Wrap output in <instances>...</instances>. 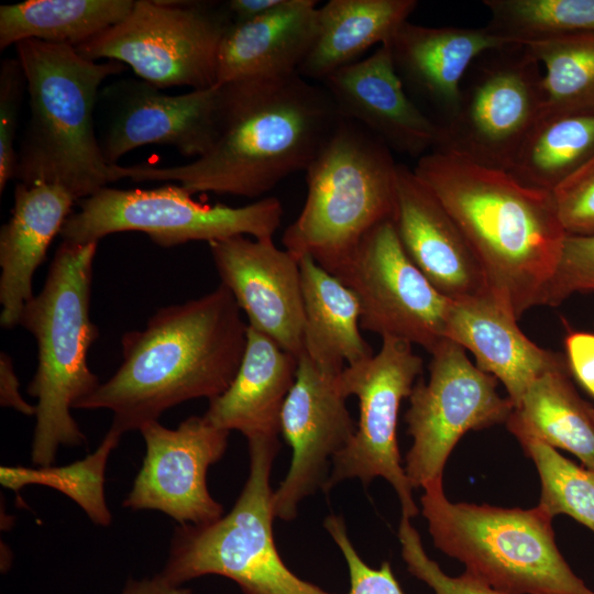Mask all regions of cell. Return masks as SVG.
<instances>
[{
	"label": "cell",
	"mask_w": 594,
	"mask_h": 594,
	"mask_svg": "<svg viewBox=\"0 0 594 594\" xmlns=\"http://www.w3.org/2000/svg\"><path fill=\"white\" fill-rule=\"evenodd\" d=\"M422 367L413 344L385 337L377 353L343 369L340 387L346 397L358 398L360 417L352 439L332 459L322 492L329 493L348 479L369 485L373 479L383 477L398 495L402 516L411 519L418 514L413 486L400 462L397 421L400 404L409 397Z\"/></svg>",
	"instance_id": "cell-13"
},
{
	"label": "cell",
	"mask_w": 594,
	"mask_h": 594,
	"mask_svg": "<svg viewBox=\"0 0 594 594\" xmlns=\"http://www.w3.org/2000/svg\"><path fill=\"white\" fill-rule=\"evenodd\" d=\"M564 349L571 375L594 398V333L570 330Z\"/></svg>",
	"instance_id": "cell-40"
},
{
	"label": "cell",
	"mask_w": 594,
	"mask_h": 594,
	"mask_svg": "<svg viewBox=\"0 0 594 594\" xmlns=\"http://www.w3.org/2000/svg\"><path fill=\"white\" fill-rule=\"evenodd\" d=\"M248 443L250 472L235 504L210 524L177 527L162 575L176 585L221 575L244 594H331L293 573L276 549L270 479L278 438Z\"/></svg>",
	"instance_id": "cell-8"
},
{
	"label": "cell",
	"mask_w": 594,
	"mask_h": 594,
	"mask_svg": "<svg viewBox=\"0 0 594 594\" xmlns=\"http://www.w3.org/2000/svg\"><path fill=\"white\" fill-rule=\"evenodd\" d=\"M26 88L25 77L19 59L3 58L0 66V193L16 175L18 151L14 139L18 116Z\"/></svg>",
	"instance_id": "cell-36"
},
{
	"label": "cell",
	"mask_w": 594,
	"mask_h": 594,
	"mask_svg": "<svg viewBox=\"0 0 594 594\" xmlns=\"http://www.w3.org/2000/svg\"><path fill=\"white\" fill-rule=\"evenodd\" d=\"M421 513L436 548L502 594H594L557 547L552 518L538 506L451 503L442 481L424 487Z\"/></svg>",
	"instance_id": "cell-7"
},
{
	"label": "cell",
	"mask_w": 594,
	"mask_h": 594,
	"mask_svg": "<svg viewBox=\"0 0 594 594\" xmlns=\"http://www.w3.org/2000/svg\"><path fill=\"white\" fill-rule=\"evenodd\" d=\"M340 373L319 366L305 353L298 358L295 382L280 414V433L292 447L293 458L273 493L275 518L293 520L300 502L324 487L330 460L356 430L340 387Z\"/></svg>",
	"instance_id": "cell-16"
},
{
	"label": "cell",
	"mask_w": 594,
	"mask_h": 594,
	"mask_svg": "<svg viewBox=\"0 0 594 594\" xmlns=\"http://www.w3.org/2000/svg\"><path fill=\"white\" fill-rule=\"evenodd\" d=\"M540 476L538 507L551 518L565 514L594 531V470L578 465L557 449L534 439L518 440Z\"/></svg>",
	"instance_id": "cell-34"
},
{
	"label": "cell",
	"mask_w": 594,
	"mask_h": 594,
	"mask_svg": "<svg viewBox=\"0 0 594 594\" xmlns=\"http://www.w3.org/2000/svg\"><path fill=\"white\" fill-rule=\"evenodd\" d=\"M429 378H418L405 414L413 444L405 472L413 488L442 481L446 462L463 435L507 421L514 406L497 392V378L465 350L443 339L430 353Z\"/></svg>",
	"instance_id": "cell-12"
},
{
	"label": "cell",
	"mask_w": 594,
	"mask_h": 594,
	"mask_svg": "<svg viewBox=\"0 0 594 594\" xmlns=\"http://www.w3.org/2000/svg\"><path fill=\"white\" fill-rule=\"evenodd\" d=\"M97 245L63 241L42 290L20 317L19 324L37 344V367L28 386L37 399L31 446V460L37 466L52 465L59 447L86 442L70 409L100 385L87 362L99 336L89 314Z\"/></svg>",
	"instance_id": "cell-5"
},
{
	"label": "cell",
	"mask_w": 594,
	"mask_h": 594,
	"mask_svg": "<svg viewBox=\"0 0 594 594\" xmlns=\"http://www.w3.org/2000/svg\"><path fill=\"white\" fill-rule=\"evenodd\" d=\"M121 594H193V591L173 584L160 572L151 578L129 580Z\"/></svg>",
	"instance_id": "cell-42"
},
{
	"label": "cell",
	"mask_w": 594,
	"mask_h": 594,
	"mask_svg": "<svg viewBox=\"0 0 594 594\" xmlns=\"http://www.w3.org/2000/svg\"><path fill=\"white\" fill-rule=\"evenodd\" d=\"M76 198L47 183H18L10 219L0 230V323L19 324L25 305L34 297L33 276L48 246L72 215Z\"/></svg>",
	"instance_id": "cell-23"
},
{
	"label": "cell",
	"mask_w": 594,
	"mask_h": 594,
	"mask_svg": "<svg viewBox=\"0 0 594 594\" xmlns=\"http://www.w3.org/2000/svg\"><path fill=\"white\" fill-rule=\"evenodd\" d=\"M323 526L345 559L350 575L349 594H405L394 576L389 562L384 561L380 569H373L361 559L341 517L328 516Z\"/></svg>",
	"instance_id": "cell-39"
},
{
	"label": "cell",
	"mask_w": 594,
	"mask_h": 594,
	"mask_svg": "<svg viewBox=\"0 0 594 594\" xmlns=\"http://www.w3.org/2000/svg\"><path fill=\"white\" fill-rule=\"evenodd\" d=\"M231 23L226 2L138 0L122 21L75 50L127 65L160 89H207L217 86L218 50Z\"/></svg>",
	"instance_id": "cell-10"
},
{
	"label": "cell",
	"mask_w": 594,
	"mask_h": 594,
	"mask_svg": "<svg viewBox=\"0 0 594 594\" xmlns=\"http://www.w3.org/2000/svg\"><path fill=\"white\" fill-rule=\"evenodd\" d=\"M394 67L411 100L443 128L459 105L474 61L508 43L484 28L425 26L404 22L388 42Z\"/></svg>",
	"instance_id": "cell-21"
},
{
	"label": "cell",
	"mask_w": 594,
	"mask_h": 594,
	"mask_svg": "<svg viewBox=\"0 0 594 594\" xmlns=\"http://www.w3.org/2000/svg\"><path fill=\"white\" fill-rule=\"evenodd\" d=\"M29 94L30 118L20 147L15 177L47 183L76 200L107 187L110 165L94 123L99 88L124 65L82 57L75 47L26 40L15 45Z\"/></svg>",
	"instance_id": "cell-4"
},
{
	"label": "cell",
	"mask_w": 594,
	"mask_h": 594,
	"mask_svg": "<svg viewBox=\"0 0 594 594\" xmlns=\"http://www.w3.org/2000/svg\"><path fill=\"white\" fill-rule=\"evenodd\" d=\"M334 276L358 297L361 329L429 353L446 339L452 300L406 254L392 219L374 227Z\"/></svg>",
	"instance_id": "cell-14"
},
{
	"label": "cell",
	"mask_w": 594,
	"mask_h": 594,
	"mask_svg": "<svg viewBox=\"0 0 594 594\" xmlns=\"http://www.w3.org/2000/svg\"><path fill=\"white\" fill-rule=\"evenodd\" d=\"M320 84L341 118L361 125L392 152L420 158L439 147L442 128L406 92L388 42L370 56L337 69Z\"/></svg>",
	"instance_id": "cell-19"
},
{
	"label": "cell",
	"mask_w": 594,
	"mask_h": 594,
	"mask_svg": "<svg viewBox=\"0 0 594 594\" xmlns=\"http://www.w3.org/2000/svg\"><path fill=\"white\" fill-rule=\"evenodd\" d=\"M392 220L406 254L440 294L451 300L490 294L459 226L414 170L399 163Z\"/></svg>",
	"instance_id": "cell-20"
},
{
	"label": "cell",
	"mask_w": 594,
	"mask_h": 594,
	"mask_svg": "<svg viewBox=\"0 0 594 594\" xmlns=\"http://www.w3.org/2000/svg\"><path fill=\"white\" fill-rule=\"evenodd\" d=\"M570 375L566 364L538 377L514 406L506 426L517 440H540L594 470V407L580 396Z\"/></svg>",
	"instance_id": "cell-28"
},
{
	"label": "cell",
	"mask_w": 594,
	"mask_h": 594,
	"mask_svg": "<svg viewBox=\"0 0 594 594\" xmlns=\"http://www.w3.org/2000/svg\"><path fill=\"white\" fill-rule=\"evenodd\" d=\"M576 293H594V237L566 235L546 306Z\"/></svg>",
	"instance_id": "cell-38"
},
{
	"label": "cell",
	"mask_w": 594,
	"mask_h": 594,
	"mask_svg": "<svg viewBox=\"0 0 594 594\" xmlns=\"http://www.w3.org/2000/svg\"><path fill=\"white\" fill-rule=\"evenodd\" d=\"M551 193L566 235L594 237V157Z\"/></svg>",
	"instance_id": "cell-37"
},
{
	"label": "cell",
	"mask_w": 594,
	"mask_h": 594,
	"mask_svg": "<svg viewBox=\"0 0 594 594\" xmlns=\"http://www.w3.org/2000/svg\"><path fill=\"white\" fill-rule=\"evenodd\" d=\"M392 153L341 118L305 170L306 200L284 231V249L298 260L310 256L334 275L374 227L393 218L398 163Z\"/></svg>",
	"instance_id": "cell-6"
},
{
	"label": "cell",
	"mask_w": 594,
	"mask_h": 594,
	"mask_svg": "<svg viewBox=\"0 0 594 594\" xmlns=\"http://www.w3.org/2000/svg\"><path fill=\"white\" fill-rule=\"evenodd\" d=\"M216 133L209 150L172 167L110 165V180L176 182L190 195L262 197L306 170L341 117L321 84L298 73L220 85Z\"/></svg>",
	"instance_id": "cell-1"
},
{
	"label": "cell",
	"mask_w": 594,
	"mask_h": 594,
	"mask_svg": "<svg viewBox=\"0 0 594 594\" xmlns=\"http://www.w3.org/2000/svg\"><path fill=\"white\" fill-rule=\"evenodd\" d=\"M317 3L284 0L263 16L232 22L218 50L217 85L298 73L316 34Z\"/></svg>",
	"instance_id": "cell-24"
},
{
	"label": "cell",
	"mask_w": 594,
	"mask_h": 594,
	"mask_svg": "<svg viewBox=\"0 0 594 594\" xmlns=\"http://www.w3.org/2000/svg\"><path fill=\"white\" fill-rule=\"evenodd\" d=\"M413 170L461 229L497 304L517 320L546 306L566 238L552 193L439 150Z\"/></svg>",
	"instance_id": "cell-3"
},
{
	"label": "cell",
	"mask_w": 594,
	"mask_h": 594,
	"mask_svg": "<svg viewBox=\"0 0 594 594\" xmlns=\"http://www.w3.org/2000/svg\"><path fill=\"white\" fill-rule=\"evenodd\" d=\"M248 327L221 283L199 298L162 307L144 329L123 334L121 365L74 409H109L111 427L124 433L187 400H211L239 371Z\"/></svg>",
	"instance_id": "cell-2"
},
{
	"label": "cell",
	"mask_w": 594,
	"mask_h": 594,
	"mask_svg": "<svg viewBox=\"0 0 594 594\" xmlns=\"http://www.w3.org/2000/svg\"><path fill=\"white\" fill-rule=\"evenodd\" d=\"M179 185L152 189L105 187L79 200L61 232L63 241L99 242L124 231H139L157 245L172 248L191 241L208 243L235 235L273 239L283 206L276 197L231 207L200 204Z\"/></svg>",
	"instance_id": "cell-9"
},
{
	"label": "cell",
	"mask_w": 594,
	"mask_h": 594,
	"mask_svg": "<svg viewBox=\"0 0 594 594\" xmlns=\"http://www.w3.org/2000/svg\"><path fill=\"white\" fill-rule=\"evenodd\" d=\"M541 65L528 46L487 51L469 68L436 150L509 172L543 106Z\"/></svg>",
	"instance_id": "cell-11"
},
{
	"label": "cell",
	"mask_w": 594,
	"mask_h": 594,
	"mask_svg": "<svg viewBox=\"0 0 594 594\" xmlns=\"http://www.w3.org/2000/svg\"><path fill=\"white\" fill-rule=\"evenodd\" d=\"M283 2L284 0H230L226 3L232 22H245L274 11Z\"/></svg>",
	"instance_id": "cell-43"
},
{
	"label": "cell",
	"mask_w": 594,
	"mask_h": 594,
	"mask_svg": "<svg viewBox=\"0 0 594 594\" xmlns=\"http://www.w3.org/2000/svg\"><path fill=\"white\" fill-rule=\"evenodd\" d=\"M525 45L543 67L540 116L594 112V32Z\"/></svg>",
	"instance_id": "cell-31"
},
{
	"label": "cell",
	"mask_w": 594,
	"mask_h": 594,
	"mask_svg": "<svg viewBox=\"0 0 594 594\" xmlns=\"http://www.w3.org/2000/svg\"><path fill=\"white\" fill-rule=\"evenodd\" d=\"M297 365L298 358L249 326L239 371L227 391L209 400L205 418L221 429L240 431L248 441L278 438Z\"/></svg>",
	"instance_id": "cell-25"
},
{
	"label": "cell",
	"mask_w": 594,
	"mask_h": 594,
	"mask_svg": "<svg viewBox=\"0 0 594 594\" xmlns=\"http://www.w3.org/2000/svg\"><path fill=\"white\" fill-rule=\"evenodd\" d=\"M133 0H29L0 7V50L26 40L77 47L122 21Z\"/></svg>",
	"instance_id": "cell-29"
},
{
	"label": "cell",
	"mask_w": 594,
	"mask_h": 594,
	"mask_svg": "<svg viewBox=\"0 0 594 594\" xmlns=\"http://www.w3.org/2000/svg\"><path fill=\"white\" fill-rule=\"evenodd\" d=\"M220 85L183 95H167L144 80L124 79L102 91L111 101L102 142L108 165L144 145L174 146L200 157L211 146L221 98Z\"/></svg>",
	"instance_id": "cell-17"
},
{
	"label": "cell",
	"mask_w": 594,
	"mask_h": 594,
	"mask_svg": "<svg viewBox=\"0 0 594 594\" xmlns=\"http://www.w3.org/2000/svg\"><path fill=\"white\" fill-rule=\"evenodd\" d=\"M517 321L486 294L452 300L446 327L447 339L471 352L479 369L502 382L513 406L538 377L568 364L564 355L532 342Z\"/></svg>",
	"instance_id": "cell-22"
},
{
	"label": "cell",
	"mask_w": 594,
	"mask_h": 594,
	"mask_svg": "<svg viewBox=\"0 0 594 594\" xmlns=\"http://www.w3.org/2000/svg\"><path fill=\"white\" fill-rule=\"evenodd\" d=\"M304 352L319 366L342 372L374 352L361 333V306L339 278L306 255L299 258Z\"/></svg>",
	"instance_id": "cell-27"
},
{
	"label": "cell",
	"mask_w": 594,
	"mask_h": 594,
	"mask_svg": "<svg viewBox=\"0 0 594 594\" xmlns=\"http://www.w3.org/2000/svg\"><path fill=\"white\" fill-rule=\"evenodd\" d=\"M20 383L15 373L12 358L0 353V404L25 415L36 414V406L29 404L20 394Z\"/></svg>",
	"instance_id": "cell-41"
},
{
	"label": "cell",
	"mask_w": 594,
	"mask_h": 594,
	"mask_svg": "<svg viewBox=\"0 0 594 594\" xmlns=\"http://www.w3.org/2000/svg\"><path fill=\"white\" fill-rule=\"evenodd\" d=\"M417 6L416 0H329L318 8L316 34L298 74L322 82L372 46L389 42Z\"/></svg>",
	"instance_id": "cell-26"
},
{
	"label": "cell",
	"mask_w": 594,
	"mask_h": 594,
	"mask_svg": "<svg viewBox=\"0 0 594 594\" xmlns=\"http://www.w3.org/2000/svg\"><path fill=\"white\" fill-rule=\"evenodd\" d=\"M123 433L110 427L98 448L85 459L63 466H1V485L18 492L29 484L53 487L77 503L91 521L107 527L112 515L105 497V471Z\"/></svg>",
	"instance_id": "cell-32"
},
{
	"label": "cell",
	"mask_w": 594,
	"mask_h": 594,
	"mask_svg": "<svg viewBox=\"0 0 594 594\" xmlns=\"http://www.w3.org/2000/svg\"><path fill=\"white\" fill-rule=\"evenodd\" d=\"M140 432L145 455L123 506L160 510L179 525H206L223 516L209 493L207 473L227 451L230 431L191 416L175 429L152 421Z\"/></svg>",
	"instance_id": "cell-15"
},
{
	"label": "cell",
	"mask_w": 594,
	"mask_h": 594,
	"mask_svg": "<svg viewBox=\"0 0 594 594\" xmlns=\"http://www.w3.org/2000/svg\"><path fill=\"white\" fill-rule=\"evenodd\" d=\"M208 244L221 284L246 315L248 324L299 358L304 352L299 260L273 239L235 235Z\"/></svg>",
	"instance_id": "cell-18"
},
{
	"label": "cell",
	"mask_w": 594,
	"mask_h": 594,
	"mask_svg": "<svg viewBox=\"0 0 594 594\" xmlns=\"http://www.w3.org/2000/svg\"><path fill=\"white\" fill-rule=\"evenodd\" d=\"M486 28L499 38L529 44L594 32V0H484Z\"/></svg>",
	"instance_id": "cell-33"
},
{
	"label": "cell",
	"mask_w": 594,
	"mask_h": 594,
	"mask_svg": "<svg viewBox=\"0 0 594 594\" xmlns=\"http://www.w3.org/2000/svg\"><path fill=\"white\" fill-rule=\"evenodd\" d=\"M398 539L408 571L429 585L435 594H502L465 573L457 578L447 575L438 563L427 556L421 538L408 517L402 516Z\"/></svg>",
	"instance_id": "cell-35"
},
{
	"label": "cell",
	"mask_w": 594,
	"mask_h": 594,
	"mask_svg": "<svg viewBox=\"0 0 594 594\" xmlns=\"http://www.w3.org/2000/svg\"><path fill=\"white\" fill-rule=\"evenodd\" d=\"M594 157V112L540 116L509 173L520 183L552 191Z\"/></svg>",
	"instance_id": "cell-30"
}]
</instances>
